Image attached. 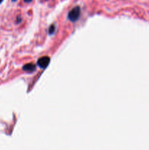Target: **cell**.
<instances>
[{"mask_svg":"<svg viewBox=\"0 0 149 150\" xmlns=\"http://www.w3.org/2000/svg\"><path fill=\"white\" fill-rule=\"evenodd\" d=\"M80 8L77 6V7H74L68 13V18L69 20L71 21L72 22H75L77 19L80 17Z\"/></svg>","mask_w":149,"mask_h":150,"instance_id":"cell-1","label":"cell"},{"mask_svg":"<svg viewBox=\"0 0 149 150\" xmlns=\"http://www.w3.org/2000/svg\"><path fill=\"white\" fill-rule=\"evenodd\" d=\"M50 60L51 59L48 57H42L41 58H39L37 60V64L40 68L44 69L46 67H48V65L50 63Z\"/></svg>","mask_w":149,"mask_h":150,"instance_id":"cell-2","label":"cell"},{"mask_svg":"<svg viewBox=\"0 0 149 150\" xmlns=\"http://www.w3.org/2000/svg\"><path fill=\"white\" fill-rule=\"evenodd\" d=\"M23 70L31 73V72H33L35 70V65L32 63H29V64H26L23 66Z\"/></svg>","mask_w":149,"mask_h":150,"instance_id":"cell-3","label":"cell"},{"mask_svg":"<svg viewBox=\"0 0 149 150\" xmlns=\"http://www.w3.org/2000/svg\"><path fill=\"white\" fill-rule=\"evenodd\" d=\"M55 26H54L53 24L51 25V26H50V29H49V34L50 35H52V34L54 33V32H55Z\"/></svg>","mask_w":149,"mask_h":150,"instance_id":"cell-4","label":"cell"},{"mask_svg":"<svg viewBox=\"0 0 149 150\" xmlns=\"http://www.w3.org/2000/svg\"><path fill=\"white\" fill-rule=\"evenodd\" d=\"M32 1V0H24L25 2H26V3H29V2H31Z\"/></svg>","mask_w":149,"mask_h":150,"instance_id":"cell-5","label":"cell"},{"mask_svg":"<svg viewBox=\"0 0 149 150\" xmlns=\"http://www.w3.org/2000/svg\"><path fill=\"white\" fill-rule=\"evenodd\" d=\"M3 1H4V0H0V4H1V3H2Z\"/></svg>","mask_w":149,"mask_h":150,"instance_id":"cell-6","label":"cell"},{"mask_svg":"<svg viewBox=\"0 0 149 150\" xmlns=\"http://www.w3.org/2000/svg\"><path fill=\"white\" fill-rule=\"evenodd\" d=\"M12 1H17V0H12Z\"/></svg>","mask_w":149,"mask_h":150,"instance_id":"cell-7","label":"cell"}]
</instances>
